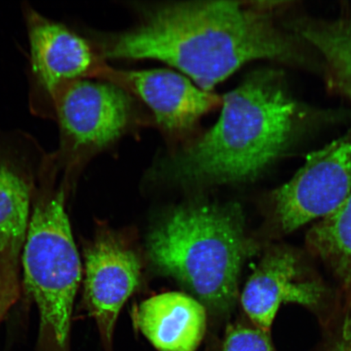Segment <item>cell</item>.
I'll use <instances>...</instances> for the list:
<instances>
[{
  "mask_svg": "<svg viewBox=\"0 0 351 351\" xmlns=\"http://www.w3.org/2000/svg\"><path fill=\"white\" fill-rule=\"evenodd\" d=\"M221 351H276L269 333L256 327L231 324L227 328Z\"/></svg>",
  "mask_w": 351,
  "mask_h": 351,
  "instance_id": "15",
  "label": "cell"
},
{
  "mask_svg": "<svg viewBox=\"0 0 351 351\" xmlns=\"http://www.w3.org/2000/svg\"><path fill=\"white\" fill-rule=\"evenodd\" d=\"M307 249L339 284L344 313H351V195L339 208L315 223L306 237Z\"/></svg>",
  "mask_w": 351,
  "mask_h": 351,
  "instance_id": "13",
  "label": "cell"
},
{
  "mask_svg": "<svg viewBox=\"0 0 351 351\" xmlns=\"http://www.w3.org/2000/svg\"><path fill=\"white\" fill-rule=\"evenodd\" d=\"M351 195V130L306 156L304 166L267 197V226L273 238L322 219Z\"/></svg>",
  "mask_w": 351,
  "mask_h": 351,
  "instance_id": "8",
  "label": "cell"
},
{
  "mask_svg": "<svg viewBox=\"0 0 351 351\" xmlns=\"http://www.w3.org/2000/svg\"><path fill=\"white\" fill-rule=\"evenodd\" d=\"M134 322L160 351H196L205 335L207 315L194 298L168 292L143 302Z\"/></svg>",
  "mask_w": 351,
  "mask_h": 351,
  "instance_id": "12",
  "label": "cell"
},
{
  "mask_svg": "<svg viewBox=\"0 0 351 351\" xmlns=\"http://www.w3.org/2000/svg\"><path fill=\"white\" fill-rule=\"evenodd\" d=\"M238 206L194 204L173 210L147 239L148 256L162 274L195 293L213 313L238 297L241 267L257 252Z\"/></svg>",
  "mask_w": 351,
  "mask_h": 351,
  "instance_id": "3",
  "label": "cell"
},
{
  "mask_svg": "<svg viewBox=\"0 0 351 351\" xmlns=\"http://www.w3.org/2000/svg\"><path fill=\"white\" fill-rule=\"evenodd\" d=\"M83 257V306L97 324L105 348L110 350L122 306L138 287L141 263L120 234L104 227L87 241Z\"/></svg>",
  "mask_w": 351,
  "mask_h": 351,
  "instance_id": "10",
  "label": "cell"
},
{
  "mask_svg": "<svg viewBox=\"0 0 351 351\" xmlns=\"http://www.w3.org/2000/svg\"><path fill=\"white\" fill-rule=\"evenodd\" d=\"M67 192L47 160L33 202L21 257L25 289L39 314V342L46 351H69L82 262L66 213Z\"/></svg>",
  "mask_w": 351,
  "mask_h": 351,
  "instance_id": "4",
  "label": "cell"
},
{
  "mask_svg": "<svg viewBox=\"0 0 351 351\" xmlns=\"http://www.w3.org/2000/svg\"><path fill=\"white\" fill-rule=\"evenodd\" d=\"M221 105L212 129L162 163L167 175L188 182L252 181L296 142L311 120L274 69L250 74Z\"/></svg>",
  "mask_w": 351,
  "mask_h": 351,
  "instance_id": "2",
  "label": "cell"
},
{
  "mask_svg": "<svg viewBox=\"0 0 351 351\" xmlns=\"http://www.w3.org/2000/svg\"><path fill=\"white\" fill-rule=\"evenodd\" d=\"M291 25L323 56L332 84L351 100V14L333 21L301 19Z\"/></svg>",
  "mask_w": 351,
  "mask_h": 351,
  "instance_id": "14",
  "label": "cell"
},
{
  "mask_svg": "<svg viewBox=\"0 0 351 351\" xmlns=\"http://www.w3.org/2000/svg\"><path fill=\"white\" fill-rule=\"evenodd\" d=\"M132 111L124 89L97 79L69 83L56 95L52 121L58 125L59 144L50 153L69 195L92 158L125 133Z\"/></svg>",
  "mask_w": 351,
  "mask_h": 351,
  "instance_id": "5",
  "label": "cell"
},
{
  "mask_svg": "<svg viewBox=\"0 0 351 351\" xmlns=\"http://www.w3.org/2000/svg\"><path fill=\"white\" fill-rule=\"evenodd\" d=\"M22 12L29 47V110L52 120L56 96L64 86L84 79L107 81L112 68L87 34L48 19L26 3Z\"/></svg>",
  "mask_w": 351,
  "mask_h": 351,
  "instance_id": "7",
  "label": "cell"
},
{
  "mask_svg": "<svg viewBox=\"0 0 351 351\" xmlns=\"http://www.w3.org/2000/svg\"><path fill=\"white\" fill-rule=\"evenodd\" d=\"M47 154L32 134L0 130V324L19 300L22 252Z\"/></svg>",
  "mask_w": 351,
  "mask_h": 351,
  "instance_id": "6",
  "label": "cell"
},
{
  "mask_svg": "<svg viewBox=\"0 0 351 351\" xmlns=\"http://www.w3.org/2000/svg\"><path fill=\"white\" fill-rule=\"evenodd\" d=\"M337 301L340 304L304 254L282 245L267 250L241 295L254 326L267 333L283 304L304 306L328 326L335 317Z\"/></svg>",
  "mask_w": 351,
  "mask_h": 351,
  "instance_id": "9",
  "label": "cell"
},
{
  "mask_svg": "<svg viewBox=\"0 0 351 351\" xmlns=\"http://www.w3.org/2000/svg\"><path fill=\"white\" fill-rule=\"evenodd\" d=\"M108 82L141 98L158 125L174 141L185 139L202 117L221 105L222 98L167 69L123 71L112 69Z\"/></svg>",
  "mask_w": 351,
  "mask_h": 351,
  "instance_id": "11",
  "label": "cell"
},
{
  "mask_svg": "<svg viewBox=\"0 0 351 351\" xmlns=\"http://www.w3.org/2000/svg\"><path fill=\"white\" fill-rule=\"evenodd\" d=\"M275 3L164 4L145 13L141 24L129 32L91 38L105 60L163 61L210 92L250 61L306 64L296 39L271 19Z\"/></svg>",
  "mask_w": 351,
  "mask_h": 351,
  "instance_id": "1",
  "label": "cell"
},
{
  "mask_svg": "<svg viewBox=\"0 0 351 351\" xmlns=\"http://www.w3.org/2000/svg\"><path fill=\"white\" fill-rule=\"evenodd\" d=\"M328 351H351V313H344Z\"/></svg>",
  "mask_w": 351,
  "mask_h": 351,
  "instance_id": "16",
  "label": "cell"
}]
</instances>
